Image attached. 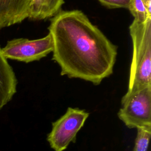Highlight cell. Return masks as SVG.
Here are the masks:
<instances>
[{
    "mask_svg": "<svg viewBox=\"0 0 151 151\" xmlns=\"http://www.w3.org/2000/svg\"><path fill=\"white\" fill-rule=\"evenodd\" d=\"M53 47L52 38L48 32L44 37L35 40L24 38L11 40L1 51L6 59L28 63L44 58L52 52Z\"/></svg>",
    "mask_w": 151,
    "mask_h": 151,
    "instance_id": "5b68a950",
    "label": "cell"
},
{
    "mask_svg": "<svg viewBox=\"0 0 151 151\" xmlns=\"http://www.w3.org/2000/svg\"><path fill=\"white\" fill-rule=\"evenodd\" d=\"M128 9L133 15V20L137 22H144L151 18V14L146 9L143 0H130Z\"/></svg>",
    "mask_w": 151,
    "mask_h": 151,
    "instance_id": "9c48e42d",
    "label": "cell"
},
{
    "mask_svg": "<svg viewBox=\"0 0 151 151\" xmlns=\"http://www.w3.org/2000/svg\"><path fill=\"white\" fill-rule=\"evenodd\" d=\"M133 44L128 89L126 98L151 86V18L144 22L133 21L129 27Z\"/></svg>",
    "mask_w": 151,
    "mask_h": 151,
    "instance_id": "7a4b0ae2",
    "label": "cell"
},
{
    "mask_svg": "<svg viewBox=\"0 0 151 151\" xmlns=\"http://www.w3.org/2000/svg\"><path fill=\"white\" fill-rule=\"evenodd\" d=\"M64 0H33L28 18L33 21L51 18L61 9Z\"/></svg>",
    "mask_w": 151,
    "mask_h": 151,
    "instance_id": "ba28073f",
    "label": "cell"
},
{
    "mask_svg": "<svg viewBox=\"0 0 151 151\" xmlns=\"http://www.w3.org/2000/svg\"><path fill=\"white\" fill-rule=\"evenodd\" d=\"M134 141L133 151H147L151 135V126L139 127Z\"/></svg>",
    "mask_w": 151,
    "mask_h": 151,
    "instance_id": "30bf717a",
    "label": "cell"
},
{
    "mask_svg": "<svg viewBox=\"0 0 151 151\" xmlns=\"http://www.w3.org/2000/svg\"><path fill=\"white\" fill-rule=\"evenodd\" d=\"M17 84L15 74L0 47V110L16 93Z\"/></svg>",
    "mask_w": 151,
    "mask_h": 151,
    "instance_id": "52a82bcc",
    "label": "cell"
},
{
    "mask_svg": "<svg viewBox=\"0 0 151 151\" xmlns=\"http://www.w3.org/2000/svg\"><path fill=\"white\" fill-rule=\"evenodd\" d=\"M101 4L108 8L128 9L130 0H98Z\"/></svg>",
    "mask_w": 151,
    "mask_h": 151,
    "instance_id": "8fae6325",
    "label": "cell"
},
{
    "mask_svg": "<svg viewBox=\"0 0 151 151\" xmlns=\"http://www.w3.org/2000/svg\"><path fill=\"white\" fill-rule=\"evenodd\" d=\"M119 118L129 128L151 126V86L123 98Z\"/></svg>",
    "mask_w": 151,
    "mask_h": 151,
    "instance_id": "277c9868",
    "label": "cell"
},
{
    "mask_svg": "<svg viewBox=\"0 0 151 151\" xmlns=\"http://www.w3.org/2000/svg\"><path fill=\"white\" fill-rule=\"evenodd\" d=\"M31 0H0V29L28 18Z\"/></svg>",
    "mask_w": 151,
    "mask_h": 151,
    "instance_id": "8992f818",
    "label": "cell"
},
{
    "mask_svg": "<svg viewBox=\"0 0 151 151\" xmlns=\"http://www.w3.org/2000/svg\"><path fill=\"white\" fill-rule=\"evenodd\" d=\"M89 116V113L78 108L68 107L65 113L52 123L47 141L54 151H64L75 142L78 131Z\"/></svg>",
    "mask_w": 151,
    "mask_h": 151,
    "instance_id": "3957f363",
    "label": "cell"
},
{
    "mask_svg": "<svg viewBox=\"0 0 151 151\" xmlns=\"http://www.w3.org/2000/svg\"><path fill=\"white\" fill-rule=\"evenodd\" d=\"M52 60L61 75L99 85L113 71L117 47L78 9L60 10L51 18Z\"/></svg>",
    "mask_w": 151,
    "mask_h": 151,
    "instance_id": "6da1fadb",
    "label": "cell"
},
{
    "mask_svg": "<svg viewBox=\"0 0 151 151\" xmlns=\"http://www.w3.org/2000/svg\"><path fill=\"white\" fill-rule=\"evenodd\" d=\"M31 1H32H32H33V0H31Z\"/></svg>",
    "mask_w": 151,
    "mask_h": 151,
    "instance_id": "7c38bea8",
    "label": "cell"
}]
</instances>
